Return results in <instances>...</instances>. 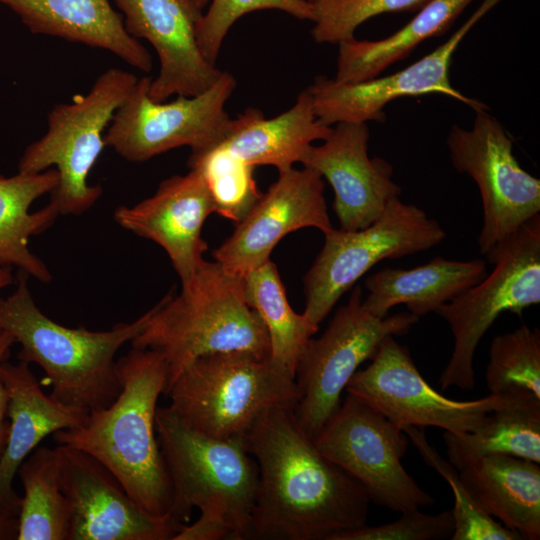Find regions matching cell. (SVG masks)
Returning a JSON list of instances; mask_svg holds the SVG:
<instances>
[{
	"label": "cell",
	"mask_w": 540,
	"mask_h": 540,
	"mask_svg": "<svg viewBox=\"0 0 540 540\" xmlns=\"http://www.w3.org/2000/svg\"><path fill=\"white\" fill-rule=\"evenodd\" d=\"M243 441L259 470L250 539L334 540L366 524L365 489L319 452L293 406L266 411Z\"/></svg>",
	"instance_id": "cell-1"
},
{
	"label": "cell",
	"mask_w": 540,
	"mask_h": 540,
	"mask_svg": "<svg viewBox=\"0 0 540 540\" xmlns=\"http://www.w3.org/2000/svg\"><path fill=\"white\" fill-rule=\"evenodd\" d=\"M116 368L117 398L91 411L83 426L59 430L53 438L97 459L150 515L173 517L172 483L155 427L158 398L167 384L166 362L156 350L132 347Z\"/></svg>",
	"instance_id": "cell-2"
},
{
	"label": "cell",
	"mask_w": 540,
	"mask_h": 540,
	"mask_svg": "<svg viewBox=\"0 0 540 540\" xmlns=\"http://www.w3.org/2000/svg\"><path fill=\"white\" fill-rule=\"evenodd\" d=\"M28 278L18 270L14 292L0 297V331L20 344L19 361L37 364L45 372L54 399L89 412L109 406L121 391L115 355L141 332L153 308L107 331L70 328L38 308Z\"/></svg>",
	"instance_id": "cell-3"
},
{
	"label": "cell",
	"mask_w": 540,
	"mask_h": 540,
	"mask_svg": "<svg viewBox=\"0 0 540 540\" xmlns=\"http://www.w3.org/2000/svg\"><path fill=\"white\" fill-rule=\"evenodd\" d=\"M178 295H166L154 307L132 347L160 352L167 365L164 395L176 377L197 358L244 351L270 357L267 330L246 302L243 277L218 262L203 261L182 282Z\"/></svg>",
	"instance_id": "cell-4"
},
{
	"label": "cell",
	"mask_w": 540,
	"mask_h": 540,
	"mask_svg": "<svg viewBox=\"0 0 540 540\" xmlns=\"http://www.w3.org/2000/svg\"><path fill=\"white\" fill-rule=\"evenodd\" d=\"M155 427L172 483L173 517L184 523L196 507L200 518L225 526L230 539H250L259 470L243 438L198 433L168 407H157Z\"/></svg>",
	"instance_id": "cell-5"
},
{
	"label": "cell",
	"mask_w": 540,
	"mask_h": 540,
	"mask_svg": "<svg viewBox=\"0 0 540 540\" xmlns=\"http://www.w3.org/2000/svg\"><path fill=\"white\" fill-rule=\"evenodd\" d=\"M168 408L190 429L215 438H243L276 406L295 407L294 376L270 357L244 351L203 355L190 363L166 394Z\"/></svg>",
	"instance_id": "cell-6"
},
{
	"label": "cell",
	"mask_w": 540,
	"mask_h": 540,
	"mask_svg": "<svg viewBox=\"0 0 540 540\" xmlns=\"http://www.w3.org/2000/svg\"><path fill=\"white\" fill-rule=\"evenodd\" d=\"M137 81L128 71L107 69L87 94L50 110L46 133L22 154L19 173L36 174L55 166L59 181L49 202L59 215H80L101 197V185H90L88 175L106 146L104 132Z\"/></svg>",
	"instance_id": "cell-7"
},
{
	"label": "cell",
	"mask_w": 540,
	"mask_h": 540,
	"mask_svg": "<svg viewBox=\"0 0 540 540\" xmlns=\"http://www.w3.org/2000/svg\"><path fill=\"white\" fill-rule=\"evenodd\" d=\"M490 274L436 310L449 325L453 350L440 375L442 390L475 387L474 354L480 340L504 312L522 315L540 303V214L493 246Z\"/></svg>",
	"instance_id": "cell-8"
},
{
	"label": "cell",
	"mask_w": 540,
	"mask_h": 540,
	"mask_svg": "<svg viewBox=\"0 0 540 540\" xmlns=\"http://www.w3.org/2000/svg\"><path fill=\"white\" fill-rule=\"evenodd\" d=\"M362 301L357 285L324 333L307 341L297 362L299 399L294 414L312 440L340 406L341 394L359 366L375 355L386 337L408 333L419 320L408 311L379 318Z\"/></svg>",
	"instance_id": "cell-9"
},
{
	"label": "cell",
	"mask_w": 540,
	"mask_h": 540,
	"mask_svg": "<svg viewBox=\"0 0 540 540\" xmlns=\"http://www.w3.org/2000/svg\"><path fill=\"white\" fill-rule=\"evenodd\" d=\"M303 283V315L319 326L340 297L374 265L428 250L446 237L435 219L399 197L389 201L381 216L360 230L332 228Z\"/></svg>",
	"instance_id": "cell-10"
},
{
	"label": "cell",
	"mask_w": 540,
	"mask_h": 540,
	"mask_svg": "<svg viewBox=\"0 0 540 540\" xmlns=\"http://www.w3.org/2000/svg\"><path fill=\"white\" fill-rule=\"evenodd\" d=\"M151 80L138 78L115 111L104 134L106 146L127 161L143 162L181 146L201 154L224 141L232 121L225 105L237 85L232 74L222 71L206 91L170 102L149 97Z\"/></svg>",
	"instance_id": "cell-11"
},
{
	"label": "cell",
	"mask_w": 540,
	"mask_h": 540,
	"mask_svg": "<svg viewBox=\"0 0 540 540\" xmlns=\"http://www.w3.org/2000/svg\"><path fill=\"white\" fill-rule=\"evenodd\" d=\"M313 442L377 505L402 512L435 504L402 465L409 444L406 433L357 398L347 394Z\"/></svg>",
	"instance_id": "cell-12"
},
{
	"label": "cell",
	"mask_w": 540,
	"mask_h": 540,
	"mask_svg": "<svg viewBox=\"0 0 540 540\" xmlns=\"http://www.w3.org/2000/svg\"><path fill=\"white\" fill-rule=\"evenodd\" d=\"M446 144L453 167L478 186L483 225L477 243L485 255L540 213V180L519 165L513 140L487 108L475 110L472 128L453 125Z\"/></svg>",
	"instance_id": "cell-13"
},
{
	"label": "cell",
	"mask_w": 540,
	"mask_h": 540,
	"mask_svg": "<svg viewBox=\"0 0 540 540\" xmlns=\"http://www.w3.org/2000/svg\"><path fill=\"white\" fill-rule=\"evenodd\" d=\"M370 360L365 369L354 373L345 391L400 429L438 427L451 433L470 432L508 399L507 393L468 401L443 396L422 377L409 349L394 336L386 337Z\"/></svg>",
	"instance_id": "cell-14"
},
{
	"label": "cell",
	"mask_w": 540,
	"mask_h": 540,
	"mask_svg": "<svg viewBox=\"0 0 540 540\" xmlns=\"http://www.w3.org/2000/svg\"><path fill=\"white\" fill-rule=\"evenodd\" d=\"M484 16L476 11L441 46L408 67L387 76L343 83L323 75L307 88L317 118L331 126L341 122L367 123L385 120V106L400 97L443 94L474 111L487 106L465 96L450 81L452 57L460 42Z\"/></svg>",
	"instance_id": "cell-15"
},
{
	"label": "cell",
	"mask_w": 540,
	"mask_h": 540,
	"mask_svg": "<svg viewBox=\"0 0 540 540\" xmlns=\"http://www.w3.org/2000/svg\"><path fill=\"white\" fill-rule=\"evenodd\" d=\"M61 489L71 509L68 540H173L185 525L143 510L93 456L56 447Z\"/></svg>",
	"instance_id": "cell-16"
},
{
	"label": "cell",
	"mask_w": 540,
	"mask_h": 540,
	"mask_svg": "<svg viewBox=\"0 0 540 540\" xmlns=\"http://www.w3.org/2000/svg\"><path fill=\"white\" fill-rule=\"evenodd\" d=\"M305 227L324 234L333 228L324 181L312 169L292 167L279 172L230 237L213 251V258L226 271L244 277L270 260L272 250L284 236Z\"/></svg>",
	"instance_id": "cell-17"
},
{
	"label": "cell",
	"mask_w": 540,
	"mask_h": 540,
	"mask_svg": "<svg viewBox=\"0 0 540 540\" xmlns=\"http://www.w3.org/2000/svg\"><path fill=\"white\" fill-rule=\"evenodd\" d=\"M133 38L147 40L156 51L160 70L148 95L163 102L172 95L195 96L206 91L222 70L201 53L197 27L203 16L192 0H113Z\"/></svg>",
	"instance_id": "cell-18"
},
{
	"label": "cell",
	"mask_w": 540,
	"mask_h": 540,
	"mask_svg": "<svg viewBox=\"0 0 540 540\" xmlns=\"http://www.w3.org/2000/svg\"><path fill=\"white\" fill-rule=\"evenodd\" d=\"M369 138L367 123H337L320 145L306 149L300 161L331 185L333 209L344 230L369 226L401 194V187L392 179V165L383 158L369 157Z\"/></svg>",
	"instance_id": "cell-19"
},
{
	"label": "cell",
	"mask_w": 540,
	"mask_h": 540,
	"mask_svg": "<svg viewBox=\"0 0 540 540\" xmlns=\"http://www.w3.org/2000/svg\"><path fill=\"white\" fill-rule=\"evenodd\" d=\"M214 212L208 187L196 169L162 181L151 197L134 206H119L116 223L137 236L152 240L169 256L181 283L203 263L207 243L202 226Z\"/></svg>",
	"instance_id": "cell-20"
},
{
	"label": "cell",
	"mask_w": 540,
	"mask_h": 540,
	"mask_svg": "<svg viewBox=\"0 0 540 540\" xmlns=\"http://www.w3.org/2000/svg\"><path fill=\"white\" fill-rule=\"evenodd\" d=\"M0 378L8 395L9 434L0 455V500L21 502L13 480L23 461L49 434L83 426L90 412L46 395L29 364L6 360Z\"/></svg>",
	"instance_id": "cell-21"
},
{
	"label": "cell",
	"mask_w": 540,
	"mask_h": 540,
	"mask_svg": "<svg viewBox=\"0 0 540 540\" xmlns=\"http://www.w3.org/2000/svg\"><path fill=\"white\" fill-rule=\"evenodd\" d=\"M33 34L107 50L130 66L148 73L152 57L139 40L129 35L123 16L109 0H0Z\"/></svg>",
	"instance_id": "cell-22"
},
{
	"label": "cell",
	"mask_w": 540,
	"mask_h": 540,
	"mask_svg": "<svg viewBox=\"0 0 540 540\" xmlns=\"http://www.w3.org/2000/svg\"><path fill=\"white\" fill-rule=\"evenodd\" d=\"M476 504L522 539H540L539 463L507 454L482 456L458 470Z\"/></svg>",
	"instance_id": "cell-23"
},
{
	"label": "cell",
	"mask_w": 540,
	"mask_h": 540,
	"mask_svg": "<svg viewBox=\"0 0 540 540\" xmlns=\"http://www.w3.org/2000/svg\"><path fill=\"white\" fill-rule=\"evenodd\" d=\"M331 131V126L317 118L305 89L290 109L273 118L267 119L257 108H247L232 118L220 144L253 167L270 165L281 172L300 163L306 149L317 140H325Z\"/></svg>",
	"instance_id": "cell-24"
},
{
	"label": "cell",
	"mask_w": 540,
	"mask_h": 540,
	"mask_svg": "<svg viewBox=\"0 0 540 540\" xmlns=\"http://www.w3.org/2000/svg\"><path fill=\"white\" fill-rule=\"evenodd\" d=\"M487 262L449 260L436 256L412 269L386 267L365 279L369 294L362 301L372 315L384 318L396 305L420 317L446 304L487 276Z\"/></svg>",
	"instance_id": "cell-25"
},
{
	"label": "cell",
	"mask_w": 540,
	"mask_h": 540,
	"mask_svg": "<svg viewBox=\"0 0 540 540\" xmlns=\"http://www.w3.org/2000/svg\"><path fill=\"white\" fill-rule=\"evenodd\" d=\"M55 168L36 174H0V267L15 266L42 283L53 279L46 264L29 248L31 237L52 226L59 212L52 203L30 212L34 201L58 185Z\"/></svg>",
	"instance_id": "cell-26"
},
{
	"label": "cell",
	"mask_w": 540,
	"mask_h": 540,
	"mask_svg": "<svg viewBox=\"0 0 540 540\" xmlns=\"http://www.w3.org/2000/svg\"><path fill=\"white\" fill-rule=\"evenodd\" d=\"M507 394V401L492 410L477 429L444 432L448 460L457 470L491 454L540 463V398L525 390Z\"/></svg>",
	"instance_id": "cell-27"
},
{
	"label": "cell",
	"mask_w": 540,
	"mask_h": 540,
	"mask_svg": "<svg viewBox=\"0 0 540 540\" xmlns=\"http://www.w3.org/2000/svg\"><path fill=\"white\" fill-rule=\"evenodd\" d=\"M473 0H430L413 19L392 35L380 40H357L338 44L334 79L353 83L377 76L410 55L424 40L443 34Z\"/></svg>",
	"instance_id": "cell-28"
},
{
	"label": "cell",
	"mask_w": 540,
	"mask_h": 540,
	"mask_svg": "<svg viewBox=\"0 0 540 540\" xmlns=\"http://www.w3.org/2000/svg\"><path fill=\"white\" fill-rule=\"evenodd\" d=\"M17 474L24 489L17 540H68L71 509L61 489L56 447L35 448Z\"/></svg>",
	"instance_id": "cell-29"
},
{
	"label": "cell",
	"mask_w": 540,
	"mask_h": 540,
	"mask_svg": "<svg viewBox=\"0 0 540 540\" xmlns=\"http://www.w3.org/2000/svg\"><path fill=\"white\" fill-rule=\"evenodd\" d=\"M243 290L247 304L257 312L267 330L270 358L295 376L299 357L319 326L291 308L271 260L243 277Z\"/></svg>",
	"instance_id": "cell-30"
},
{
	"label": "cell",
	"mask_w": 540,
	"mask_h": 540,
	"mask_svg": "<svg viewBox=\"0 0 540 540\" xmlns=\"http://www.w3.org/2000/svg\"><path fill=\"white\" fill-rule=\"evenodd\" d=\"M188 166L202 175L213 201L214 213L236 224L262 195L253 176L255 167L222 144L201 154L190 155Z\"/></svg>",
	"instance_id": "cell-31"
},
{
	"label": "cell",
	"mask_w": 540,
	"mask_h": 540,
	"mask_svg": "<svg viewBox=\"0 0 540 540\" xmlns=\"http://www.w3.org/2000/svg\"><path fill=\"white\" fill-rule=\"evenodd\" d=\"M485 380L492 394L525 390L540 398V330L522 325L495 336Z\"/></svg>",
	"instance_id": "cell-32"
},
{
	"label": "cell",
	"mask_w": 540,
	"mask_h": 540,
	"mask_svg": "<svg viewBox=\"0 0 540 540\" xmlns=\"http://www.w3.org/2000/svg\"><path fill=\"white\" fill-rule=\"evenodd\" d=\"M417 448L424 462L440 474L449 484L454 506L451 510L454 520L452 540H522L515 531L505 527L487 515L476 504L462 482L459 471L437 452L419 427L407 426L402 429Z\"/></svg>",
	"instance_id": "cell-33"
},
{
	"label": "cell",
	"mask_w": 540,
	"mask_h": 540,
	"mask_svg": "<svg viewBox=\"0 0 540 540\" xmlns=\"http://www.w3.org/2000/svg\"><path fill=\"white\" fill-rule=\"evenodd\" d=\"M430 0H308L314 13L313 40L339 44L354 37L370 18L393 12L419 11Z\"/></svg>",
	"instance_id": "cell-34"
},
{
	"label": "cell",
	"mask_w": 540,
	"mask_h": 540,
	"mask_svg": "<svg viewBox=\"0 0 540 540\" xmlns=\"http://www.w3.org/2000/svg\"><path fill=\"white\" fill-rule=\"evenodd\" d=\"M197 27V42L203 56L216 63L223 41L233 24L250 12L276 9L299 20L314 21L308 0H210Z\"/></svg>",
	"instance_id": "cell-35"
},
{
	"label": "cell",
	"mask_w": 540,
	"mask_h": 540,
	"mask_svg": "<svg viewBox=\"0 0 540 540\" xmlns=\"http://www.w3.org/2000/svg\"><path fill=\"white\" fill-rule=\"evenodd\" d=\"M454 531L452 512L426 514L419 509L405 510L394 522L344 532L334 540H442Z\"/></svg>",
	"instance_id": "cell-36"
},
{
	"label": "cell",
	"mask_w": 540,
	"mask_h": 540,
	"mask_svg": "<svg viewBox=\"0 0 540 540\" xmlns=\"http://www.w3.org/2000/svg\"><path fill=\"white\" fill-rule=\"evenodd\" d=\"M15 343L14 338L5 331H0V364L6 360L11 346ZM8 395L0 378V455L2 454L8 434L9 420H7Z\"/></svg>",
	"instance_id": "cell-37"
},
{
	"label": "cell",
	"mask_w": 540,
	"mask_h": 540,
	"mask_svg": "<svg viewBox=\"0 0 540 540\" xmlns=\"http://www.w3.org/2000/svg\"><path fill=\"white\" fill-rule=\"evenodd\" d=\"M21 502L0 500V540H15L19 532Z\"/></svg>",
	"instance_id": "cell-38"
},
{
	"label": "cell",
	"mask_w": 540,
	"mask_h": 540,
	"mask_svg": "<svg viewBox=\"0 0 540 540\" xmlns=\"http://www.w3.org/2000/svg\"><path fill=\"white\" fill-rule=\"evenodd\" d=\"M15 282L10 267H0V291Z\"/></svg>",
	"instance_id": "cell-39"
},
{
	"label": "cell",
	"mask_w": 540,
	"mask_h": 540,
	"mask_svg": "<svg viewBox=\"0 0 540 540\" xmlns=\"http://www.w3.org/2000/svg\"><path fill=\"white\" fill-rule=\"evenodd\" d=\"M501 0H483L478 9L483 13L487 14L495 5H497Z\"/></svg>",
	"instance_id": "cell-40"
},
{
	"label": "cell",
	"mask_w": 540,
	"mask_h": 540,
	"mask_svg": "<svg viewBox=\"0 0 540 540\" xmlns=\"http://www.w3.org/2000/svg\"><path fill=\"white\" fill-rule=\"evenodd\" d=\"M200 9L203 10L204 7H206L210 0H192Z\"/></svg>",
	"instance_id": "cell-41"
}]
</instances>
